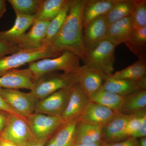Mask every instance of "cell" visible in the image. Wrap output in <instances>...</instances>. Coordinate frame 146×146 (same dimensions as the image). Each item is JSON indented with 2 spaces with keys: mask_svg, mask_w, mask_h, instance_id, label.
<instances>
[{
  "mask_svg": "<svg viewBox=\"0 0 146 146\" xmlns=\"http://www.w3.org/2000/svg\"><path fill=\"white\" fill-rule=\"evenodd\" d=\"M76 82L72 74L52 72L35 80L30 92L39 101L58 90L71 87Z\"/></svg>",
  "mask_w": 146,
  "mask_h": 146,
  "instance_id": "obj_4",
  "label": "cell"
},
{
  "mask_svg": "<svg viewBox=\"0 0 146 146\" xmlns=\"http://www.w3.org/2000/svg\"><path fill=\"white\" fill-rule=\"evenodd\" d=\"M124 43L138 59L146 63V27L135 30L129 39Z\"/></svg>",
  "mask_w": 146,
  "mask_h": 146,
  "instance_id": "obj_24",
  "label": "cell"
},
{
  "mask_svg": "<svg viewBox=\"0 0 146 146\" xmlns=\"http://www.w3.org/2000/svg\"><path fill=\"white\" fill-rule=\"evenodd\" d=\"M124 96L100 89L90 98L95 102L112 110L116 112H120L123 103Z\"/></svg>",
  "mask_w": 146,
  "mask_h": 146,
  "instance_id": "obj_25",
  "label": "cell"
},
{
  "mask_svg": "<svg viewBox=\"0 0 146 146\" xmlns=\"http://www.w3.org/2000/svg\"><path fill=\"white\" fill-rule=\"evenodd\" d=\"M146 119L144 120L140 128L136 132L131 135V137L133 138H141L146 137Z\"/></svg>",
  "mask_w": 146,
  "mask_h": 146,
  "instance_id": "obj_35",
  "label": "cell"
},
{
  "mask_svg": "<svg viewBox=\"0 0 146 146\" xmlns=\"http://www.w3.org/2000/svg\"><path fill=\"white\" fill-rule=\"evenodd\" d=\"M134 30L130 17L128 16L110 25L106 39L117 47L121 43L127 42Z\"/></svg>",
  "mask_w": 146,
  "mask_h": 146,
  "instance_id": "obj_18",
  "label": "cell"
},
{
  "mask_svg": "<svg viewBox=\"0 0 146 146\" xmlns=\"http://www.w3.org/2000/svg\"><path fill=\"white\" fill-rule=\"evenodd\" d=\"M80 59L74 53L65 51L57 57L44 58L29 63L28 68L35 80L48 73L58 71L71 74L80 66Z\"/></svg>",
  "mask_w": 146,
  "mask_h": 146,
  "instance_id": "obj_2",
  "label": "cell"
},
{
  "mask_svg": "<svg viewBox=\"0 0 146 146\" xmlns=\"http://www.w3.org/2000/svg\"><path fill=\"white\" fill-rule=\"evenodd\" d=\"M102 88L120 96H127L142 89H146V77L138 80L117 79L106 75Z\"/></svg>",
  "mask_w": 146,
  "mask_h": 146,
  "instance_id": "obj_14",
  "label": "cell"
},
{
  "mask_svg": "<svg viewBox=\"0 0 146 146\" xmlns=\"http://www.w3.org/2000/svg\"><path fill=\"white\" fill-rule=\"evenodd\" d=\"M73 146H102V142L89 144H74Z\"/></svg>",
  "mask_w": 146,
  "mask_h": 146,
  "instance_id": "obj_40",
  "label": "cell"
},
{
  "mask_svg": "<svg viewBox=\"0 0 146 146\" xmlns=\"http://www.w3.org/2000/svg\"><path fill=\"white\" fill-rule=\"evenodd\" d=\"M0 111L7 112L11 115H17L9 107L8 105L3 100L1 96H0Z\"/></svg>",
  "mask_w": 146,
  "mask_h": 146,
  "instance_id": "obj_37",
  "label": "cell"
},
{
  "mask_svg": "<svg viewBox=\"0 0 146 146\" xmlns=\"http://www.w3.org/2000/svg\"><path fill=\"white\" fill-rule=\"evenodd\" d=\"M26 119L33 137L40 141H48L65 123L60 116L35 112Z\"/></svg>",
  "mask_w": 146,
  "mask_h": 146,
  "instance_id": "obj_6",
  "label": "cell"
},
{
  "mask_svg": "<svg viewBox=\"0 0 146 146\" xmlns=\"http://www.w3.org/2000/svg\"><path fill=\"white\" fill-rule=\"evenodd\" d=\"M72 86L60 89L39 100L36 103L35 112L61 117L68 104Z\"/></svg>",
  "mask_w": 146,
  "mask_h": 146,
  "instance_id": "obj_9",
  "label": "cell"
},
{
  "mask_svg": "<svg viewBox=\"0 0 146 146\" xmlns=\"http://www.w3.org/2000/svg\"><path fill=\"white\" fill-rule=\"evenodd\" d=\"M6 11V4L5 0H0V18H2Z\"/></svg>",
  "mask_w": 146,
  "mask_h": 146,
  "instance_id": "obj_39",
  "label": "cell"
},
{
  "mask_svg": "<svg viewBox=\"0 0 146 146\" xmlns=\"http://www.w3.org/2000/svg\"><path fill=\"white\" fill-rule=\"evenodd\" d=\"M41 0H8L16 15L34 16L38 10Z\"/></svg>",
  "mask_w": 146,
  "mask_h": 146,
  "instance_id": "obj_30",
  "label": "cell"
},
{
  "mask_svg": "<svg viewBox=\"0 0 146 146\" xmlns=\"http://www.w3.org/2000/svg\"><path fill=\"white\" fill-rule=\"evenodd\" d=\"M103 128L95 124L78 120L75 129L74 144H89L102 141Z\"/></svg>",
  "mask_w": 146,
  "mask_h": 146,
  "instance_id": "obj_19",
  "label": "cell"
},
{
  "mask_svg": "<svg viewBox=\"0 0 146 146\" xmlns=\"http://www.w3.org/2000/svg\"><path fill=\"white\" fill-rule=\"evenodd\" d=\"M71 74L89 98L101 89L106 75L85 65L79 66Z\"/></svg>",
  "mask_w": 146,
  "mask_h": 146,
  "instance_id": "obj_10",
  "label": "cell"
},
{
  "mask_svg": "<svg viewBox=\"0 0 146 146\" xmlns=\"http://www.w3.org/2000/svg\"><path fill=\"white\" fill-rule=\"evenodd\" d=\"M116 46L107 39L91 50L87 51L82 60L84 65L110 76L114 71Z\"/></svg>",
  "mask_w": 146,
  "mask_h": 146,
  "instance_id": "obj_5",
  "label": "cell"
},
{
  "mask_svg": "<svg viewBox=\"0 0 146 146\" xmlns=\"http://www.w3.org/2000/svg\"><path fill=\"white\" fill-rule=\"evenodd\" d=\"M68 0H41L34 22L50 21L60 12Z\"/></svg>",
  "mask_w": 146,
  "mask_h": 146,
  "instance_id": "obj_23",
  "label": "cell"
},
{
  "mask_svg": "<svg viewBox=\"0 0 146 146\" xmlns=\"http://www.w3.org/2000/svg\"><path fill=\"white\" fill-rule=\"evenodd\" d=\"M146 110V89H142L125 96L120 112L133 115Z\"/></svg>",
  "mask_w": 146,
  "mask_h": 146,
  "instance_id": "obj_22",
  "label": "cell"
},
{
  "mask_svg": "<svg viewBox=\"0 0 146 146\" xmlns=\"http://www.w3.org/2000/svg\"><path fill=\"white\" fill-rule=\"evenodd\" d=\"M118 0H85L84 8L83 29L92 21L107 14Z\"/></svg>",
  "mask_w": 146,
  "mask_h": 146,
  "instance_id": "obj_20",
  "label": "cell"
},
{
  "mask_svg": "<svg viewBox=\"0 0 146 146\" xmlns=\"http://www.w3.org/2000/svg\"><path fill=\"white\" fill-rule=\"evenodd\" d=\"M90 98L78 82L72 87L68 104L62 115L64 123L79 119Z\"/></svg>",
  "mask_w": 146,
  "mask_h": 146,
  "instance_id": "obj_11",
  "label": "cell"
},
{
  "mask_svg": "<svg viewBox=\"0 0 146 146\" xmlns=\"http://www.w3.org/2000/svg\"><path fill=\"white\" fill-rule=\"evenodd\" d=\"M130 17L134 29L146 27V0H137L136 6Z\"/></svg>",
  "mask_w": 146,
  "mask_h": 146,
  "instance_id": "obj_31",
  "label": "cell"
},
{
  "mask_svg": "<svg viewBox=\"0 0 146 146\" xmlns=\"http://www.w3.org/2000/svg\"><path fill=\"white\" fill-rule=\"evenodd\" d=\"M132 115L117 112L112 119L103 126L102 141L106 143L121 142L123 131Z\"/></svg>",
  "mask_w": 146,
  "mask_h": 146,
  "instance_id": "obj_16",
  "label": "cell"
},
{
  "mask_svg": "<svg viewBox=\"0 0 146 146\" xmlns=\"http://www.w3.org/2000/svg\"><path fill=\"white\" fill-rule=\"evenodd\" d=\"M50 21L33 22L30 30L26 33L16 43L19 50H33L43 46L44 37Z\"/></svg>",
  "mask_w": 146,
  "mask_h": 146,
  "instance_id": "obj_15",
  "label": "cell"
},
{
  "mask_svg": "<svg viewBox=\"0 0 146 146\" xmlns=\"http://www.w3.org/2000/svg\"><path fill=\"white\" fill-rule=\"evenodd\" d=\"M0 96L16 115L26 119L35 112L38 100L30 92L0 89Z\"/></svg>",
  "mask_w": 146,
  "mask_h": 146,
  "instance_id": "obj_7",
  "label": "cell"
},
{
  "mask_svg": "<svg viewBox=\"0 0 146 146\" xmlns=\"http://www.w3.org/2000/svg\"><path fill=\"white\" fill-rule=\"evenodd\" d=\"M102 142V146H139V140L133 138L129 137L121 142L116 143H106Z\"/></svg>",
  "mask_w": 146,
  "mask_h": 146,
  "instance_id": "obj_34",
  "label": "cell"
},
{
  "mask_svg": "<svg viewBox=\"0 0 146 146\" xmlns=\"http://www.w3.org/2000/svg\"><path fill=\"white\" fill-rule=\"evenodd\" d=\"M137 0H118L112 8L105 15L108 26L116 21L130 16Z\"/></svg>",
  "mask_w": 146,
  "mask_h": 146,
  "instance_id": "obj_26",
  "label": "cell"
},
{
  "mask_svg": "<svg viewBox=\"0 0 146 146\" xmlns=\"http://www.w3.org/2000/svg\"><path fill=\"white\" fill-rule=\"evenodd\" d=\"M19 50L15 44L6 42L0 38V58L14 53Z\"/></svg>",
  "mask_w": 146,
  "mask_h": 146,
  "instance_id": "obj_33",
  "label": "cell"
},
{
  "mask_svg": "<svg viewBox=\"0 0 146 146\" xmlns=\"http://www.w3.org/2000/svg\"><path fill=\"white\" fill-rule=\"evenodd\" d=\"M0 146H17L10 142L0 138Z\"/></svg>",
  "mask_w": 146,
  "mask_h": 146,
  "instance_id": "obj_41",
  "label": "cell"
},
{
  "mask_svg": "<svg viewBox=\"0 0 146 146\" xmlns=\"http://www.w3.org/2000/svg\"><path fill=\"white\" fill-rule=\"evenodd\" d=\"M139 146H146V137L140 138Z\"/></svg>",
  "mask_w": 146,
  "mask_h": 146,
  "instance_id": "obj_42",
  "label": "cell"
},
{
  "mask_svg": "<svg viewBox=\"0 0 146 146\" xmlns=\"http://www.w3.org/2000/svg\"><path fill=\"white\" fill-rule=\"evenodd\" d=\"M117 79L136 80L146 77V63L138 59L133 65L110 76Z\"/></svg>",
  "mask_w": 146,
  "mask_h": 146,
  "instance_id": "obj_29",
  "label": "cell"
},
{
  "mask_svg": "<svg viewBox=\"0 0 146 146\" xmlns=\"http://www.w3.org/2000/svg\"><path fill=\"white\" fill-rule=\"evenodd\" d=\"M105 15L96 18L83 28V41L87 51L106 39L108 27Z\"/></svg>",
  "mask_w": 146,
  "mask_h": 146,
  "instance_id": "obj_12",
  "label": "cell"
},
{
  "mask_svg": "<svg viewBox=\"0 0 146 146\" xmlns=\"http://www.w3.org/2000/svg\"><path fill=\"white\" fill-rule=\"evenodd\" d=\"M117 112L95 102H89L79 120L82 121L104 126Z\"/></svg>",
  "mask_w": 146,
  "mask_h": 146,
  "instance_id": "obj_17",
  "label": "cell"
},
{
  "mask_svg": "<svg viewBox=\"0 0 146 146\" xmlns=\"http://www.w3.org/2000/svg\"><path fill=\"white\" fill-rule=\"evenodd\" d=\"M79 119L65 123L53 138L56 146H73L75 143L76 126Z\"/></svg>",
  "mask_w": 146,
  "mask_h": 146,
  "instance_id": "obj_28",
  "label": "cell"
},
{
  "mask_svg": "<svg viewBox=\"0 0 146 146\" xmlns=\"http://www.w3.org/2000/svg\"><path fill=\"white\" fill-rule=\"evenodd\" d=\"M0 138L16 146H24L33 137L26 119L10 115Z\"/></svg>",
  "mask_w": 146,
  "mask_h": 146,
  "instance_id": "obj_8",
  "label": "cell"
},
{
  "mask_svg": "<svg viewBox=\"0 0 146 146\" xmlns=\"http://www.w3.org/2000/svg\"><path fill=\"white\" fill-rule=\"evenodd\" d=\"M145 119L146 110L132 115L123 131L121 136V141L131 137V135L140 128Z\"/></svg>",
  "mask_w": 146,
  "mask_h": 146,
  "instance_id": "obj_32",
  "label": "cell"
},
{
  "mask_svg": "<svg viewBox=\"0 0 146 146\" xmlns=\"http://www.w3.org/2000/svg\"><path fill=\"white\" fill-rule=\"evenodd\" d=\"M15 23L9 29L0 31V38L6 42L16 43L33 24L34 16L16 15Z\"/></svg>",
  "mask_w": 146,
  "mask_h": 146,
  "instance_id": "obj_21",
  "label": "cell"
},
{
  "mask_svg": "<svg viewBox=\"0 0 146 146\" xmlns=\"http://www.w3.org/2000/svg\"><path fill=\"white\" fill-rule=\"evenodd\" d=\"M11 114L7 112L0 111V136L4 129L9 115Z\"/></svg>",
  "mask_w": 146,
  "mask_h": 146,
  "instance_id": "obj_36",
  "label": "cell"
},
{
  "mask_svg": "<svg viewBox=\"0 0 146 146\" xmlns=\"http://www.w3.org/2000/svg\"><path fill=\"white\" fill-rule=\"evenodd\" d=\"M45 146H56L55 144L54 140V138H53V136L50 139V141H49L48 143L47 144V145H46Z\"/></svg>",
  "mask_w": 146,
  "mask_h": 146,
  "instance_id": "obj_43",
  "label": "cell"
},
{
  "mask_svg": "<svg viewBox=\"0 0 146 146\" xmlns=\"http://www.w3.org/2000/svg\"><path fill=\"white\" fill-rule=\"evenodd\" d=\"M85 0H72L68 16L50 43L56 51H69L82 60L87 51L84 44L82 18Z\"/></svg>",
  "mask_w": 146,
  "mask_h": 146,
  "instance_id": "obj_1",
  "label": "cell"
},
{
  "mask_svg": "<svg viewBox=\"0 0 146 146\" xmlns=\"http://www.w3.org/2000/svg\"><path fill=\"white\" fill-rule=\"evenodd\" d=\"M34 80L28 68L11 70L0 77V89L32 90Z\"/></svg>",
  "mask_w": 146,
  "mask_h": 146,
  "instance_id": "obj_13",
  "label": "cell"
},
{
  "mask_svg": "<svg viewBox=\"0 0 146 146\" xmlns=\"http://www.w3.org/2000/svg\"><path fill=\"white\" fill-rule=\"evenodd\" d=\"M62 52L56 51L50 44L39 48L19 50L17 52L0 58V77L11 70L40 59L57 57Z\"/></svg>",
  "mask_w": 146,
  "mask_h": 146,
  "instance_id": "obj_3",
  "label": "cell"
},
{
  "mask_svg": "<svg viewBox=\"0 0 146 146\" xmlns=\"http://www.w3.org/2000/svg\"><path fill=\"white\" fill-rule=\"evenodd\" d=\"M48 141H40L33 138L24 146H45Z\"/></svg>",
  "mask_w": 146,
  "mask_h": 146,
  "instance_id": "obj_38",
  "label": "cell"
},
{
  "mask_svg": "<svg viewBox=\"0 0 146 146\" xmlns=\"http://www.w3.org/2000/svg\"><path fill=\"white\" fill-rule=\"evenodd\" d=\"M71 1L72 0H68L60 12L50 21L44 37L42 40V46L50 44L62 27L68 16Z\"/></svg>",
  "mask_w": 146,
  "mask_h": 146,
  "instance_id": "obj_27",
  "label": "cell"
}]
</instances>
